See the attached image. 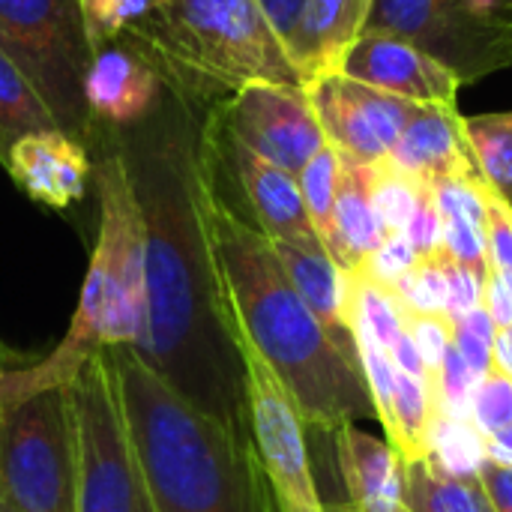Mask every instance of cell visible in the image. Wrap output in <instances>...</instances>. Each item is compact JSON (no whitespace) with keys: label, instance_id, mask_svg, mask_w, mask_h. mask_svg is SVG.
Returning <instances> with one entry per match:
<instances>
[{"label":"cell","instance_id":"37","mask_svg":"<svg viewBox=\"0 0 512 512\" xmlns=\"http://www.w3.org/2000/svg\"><path fill=\"white\" fill-rule=\"evenodd\" d=\"M483 309L498 327H512V288L492 270L483 279Z\"/></svg>","mask_w":512,"mask_h":512},{"label":"cell","instance_id":"12","mask_svg":"<svg viewBox=\"0 0 512 512\" xmlns=\"http://www.w3.org/2000/svg\"><path fill=\"white\" fill-rule=\"evenodd\" d=\"M306 96L330 147L369 168L384 165L396 138L417 111L414 102L381 93L345 72L321 75L306 84Z\"/></svg>","mask_w":512,"mask_h":512},{"label":"cell","instance_id":"3","mask_svg":"<svg viewBox=\"0 0 512 512\" xmlns=\"http://www.w3.org/2000/svg\"><path fill=\"white\" fill-rule=\"evenodd\" d=\"M108 351L153 510L279 512L249 426L201 414L132 348Z\"/></svg>","mask_w":512,"mask_h":512},{"label":"cell","instance_id":"22","mask_svg":"<svg viewBox=\"0 0 512 512\" xmlns=\"http://www.w3.org/2000/svg\"><path fill=\"white\" fill-rule=\"evenodd\" d=\"M402 507L408 512H498L480 474H453L435 456L402 465Z\"/></svg>","mask_w":512,"mask_h":512},{"label":"cell","instance_id":"41","mask_svg":"<svg viewBox=\"0 0 512 512\" xmlns=\"http://www.w3.org/2000/svg\"><path fill=\"white\" fill-rule=\"evenodd\" d=\"M486 462H495V465L512 468V423L510 426H504L498 435L486 438Z\"/></svg>","mask_w":512,"mask_h":512},{"label":"cell","instance_id":"4","mask_svg":"<svg viewBox=\"0 0 512 512\" xmlns=\"http://www.w3.org/2000/svg\"><path fill=\"white\" fill-rule=\"evenodd\" d=\"M90 180L96 186L99 222L78 306L63 339L36 363L0 366V411L66 387L87 360L105 348L138 351L147 333V279L141 216L111 144L90 141Z\"/></svg>","mask_w":512,"mask_h":512},{"label":"cell","instance_id":"19","mask_svg":"<svg viewBox=\"0 0 512 512\" xmlns=\"http://www.w3.org/2000/svg\"><path fill=\"white\" fill-rule=\"evenodd\" d=\"M333 441L345 483V504L357 512L402 510V459L396 450L357 429V423L342 426Z\"/></svg>","mask_w":512,"mask_h":512},{"label":"cell","instance_id":"9","mask_svg":"<svg viewBox=\"0 0 512 512\" xmlns=\"http://www.w3.org/2000/svg\"><path fill=\"white\" fill-rule=\"evenodd\" d=\"M369 30L408 39L462 84L512 63V12L489 15L471 0H375Z\"/></svg>","mask_w":512,"mask_h":512},{"label":"cell","instance_id":"14","mask_svg":"<svg viewBox=\"0 0 512 512\" xmlns=\"http://www.w3.org/2000/svg\"><path fill=\"white\" fill-rule=\"evenodd\" d=\"M342 72L414 105H456L462 81L402 36L366 30L348 51Z\"/></svg>","mask_w":512,"mask_h":512},{"label":"cell","instance_id":"25","mask_svg":"<svg viewBox=\"0 0 512 512\" xmlns=\"http://www.w3.org/2000/svg\"><path fill=\"white\" fill-rule=\"evenodd\" d=\"M480 177L512 201V111L462 117Z\"/></svg>","mask_w":512,"mask_h":512},{"label":"cell","instance_id":"17","mask_svg":"<svg viewBox=\"0 0 512 512\" xmlns=\"http://www.w3.org/2000/svg\"><path fill=\"white\" fill-rule=\"evenodd\" d=\"M387 162L429 186L438 180L480 174L456 105H417Z\"/></svg>","mask_w":512,"mask_h":512},{"label":"cell","instance_id":"38","mask_svg":"<svg viewBox=\"0 0 512 512\" xmlns=\"http://www.w3.org/2000/svg\"><path fill=\"white\" fill-rule=\"evenodd\" d=\"M492 504L498 512H512V468H504V465H495V462H486L477 468Z\"/></svg>","mask_w":512,"mask_h":512},{"label":"cell","instance_id":"2","mask_svg":"<svg viewBox=\"0 0 512 512\" xmlns=\"http://www.w3.org/2000/svg\"><path fill=\"white\" fill-rule=\"evenodd\" d=\"M213 243L237 333L288 390L306 429L336 435L375 417L360 360L345 354L285 276L270 237L216 186Z\"/></svg>","mask_w":512,"mask_h":512},{"label":"cell","instance_id":"26","mask_svg":"<svg viewBox=\"0 0 512 512\" xmlns=\"http://www.w3.org/2000/svg\"><path fill=\"white\" fill-rule=\"evenodd\" d=\"M339 165H342L339 150L324 144L306 162V168L297 174L309 222H312L318 240L324 243V249H330V240H333V207H336V189H339Z\"/></svg>","mask_w":512,"mask_h":512},{"label":"cell","instance_id":"30","mask_svg":"<svg viewBox=\"0 0 512 512\" xmlns=\"http://www.w3.org/2000/svg\"><path fill=\"white\" fill-rule=\"evenodd\" d=\"M81 9L90 42L99 48L129 33L153 9V0H81Z\"/></svg>","mask_w":512,"mask_h":512},{"label":"cell","instance_id":"5","mask_svg":"<svg viewBox=\"0 0 512 512\" xmlns=\"http://www.w3.org/2000/svg\"><path fill=\"white\" fill-rule=\"evenodd\" d=\"M120 39L204 102H222L249 84L306 87L261 0H165Z\"/></svg>","mask_w":512,"mask_h":512},{"label":"cell","instance_id":"8","mask_svg":"<svg viewBox=\"0 0 512 512\" xmlns=\"http://www.w3.org/2000/svg\"><path fill=\"white\" fill-rule=\"evenodd\" d=\"M78 456L66 387L0 411V501L12 512H75Z\"/></svg>","mask_w":512,"mask_h":512},{"label":"cell","instance_id":"39","mask_svg":"<svg viewBox=\"0 0 512 512\" xmlns=\"http://www.w3.org/2000/svg\"><path fill=\"white\" fill-rule=\"evenodd\" d=\"M306 0H261V9L264 15L270 18V24L276 27V33L282 39H288V33L294 30L297 18H300V9H303Z\"/></svg>","mask_w":512,"mask_h":512},{"label":"cell","instance_id":"29","mask_svg":"<svg viewBox=\"0 0 512 512\" xmlns=\"http://www.w3.org/2000/svg\"><path fill=\"white\" fill-rule=\"evenodd\" d=\"M480 198H483V234H486L489 270L498 273L512 288V201L486 180L480 183Z\"/></svg>","mask_w":512,"mask_h":512},{"label":"cell","instance_id":"18","mask_svg":"<svg viewBox=\"0 0 512 512\" xmlns=\"http://www.w3.org/2000/svg\"><path fill=\"white\" fill-rule=\"evenodd\" d=\"M375 0H306L285 48L303 84L342 72L354 42L369 30Z\"/></svg>","mask_w":512,"mask_h":512},{"label":"cell","instance_id":"35","mask_svg":"<svg viewBox=\"0 0 512 512\" xmlns=\"http://www.w3.org/2000/svg\"><path fill=\"white\" fill-rule=\"evenodd\" d=\"M444 279H447V315L450 318H462L474 312L477 306H483V279L477 273L444 258Z\"/></svg>","mask_w":512,"mask_h":512},{"label":"cell","instance_id":"32","mask_svg":"<svg viewBox=\"0 0 512 512\" xmlns=\"http://www.w3.org/2000/svg\"><path fill=\"white\" fill-rule=\"evenodd\" d=\"M420 261V255L414 252V246L408 243L405 234H387L384 243L366 258L363 267H357L363 276H369L372 282H378L381 288H396L402 282V276Z\"/></svg>","mask_w":512,"mask_h":512},{"label":"cell","instance_id":"16","mask_svg":"<svg viewBox=\"0 0 512 512\" xmlns=\"http://www.w3.org/2000/svg\"><path fill=\"white\" fill-rule=\"evenodd\" d=\"M90 150L60 129L24 135L6 162L15 186L48 210H66L84 198L90 183Z\"/></svg>","mask_w":512,"mask_h":512},{"label":"cell","instance_id":"43","mask_svg":"<svg viewBox=\"0 0 512 512\" xmlns=\"http://www.w3.org/2000/svg\"><path fill=\"white\" fill-rule=\"evenodd\" d=\"M0 512H12V510H9V507H6V504L0 501Z\"/></svg>","mask_w":512,"mask_h":512},{"label":"cell","instance_id":"34","mask_svg":"<svg viewBox=\"0 0 512 512\" xmlns=\"http://www.w3.org/2000/svg\"><path fill=\"white\" fill-rule=\"evenodd\" d=\"M408 243L414 246V252L420 258H432L441 255V216H438V204H435V192L432 186L420 195L417 210L405 228Z\"/></svg>","mask_w":512,"mask_h":512},{"label":"cell","instance_id":"40","mask_svg":"<svg viewBox=\"0 0 512 512\" xmlns=\"http://www.w3.org/2000/svg\"><path fill=\"white\" fill-rule=\"evenodd\" d=\"M492 369L507 375L512 381V327H498L492 342Z\"/></svg>","mask_w":512,"mask_h":512},{"label":"cell","instance_id":"28","mask_svg":"<svg viewBox=\"0 0 512 512\" xmlns=\"http://www.w3.org/2000/svg\"><path fill=\"white\" fill-rule=\"evenodd\" d=\"M405 312L411 315H447V279H444V258H420L402 282L393 288ZM450 318V315H447Z\"/></svg>","mask_w":512,"mask_h":512},{"label":"cell","instance_id":"23","mask_svg":"<svg viewBox=\"0 0 512 512\" xmlns=\"http://www.w3.org/2000/svg\"><path fill=\"white\" fill-rule=\"evenodd\" d=\"M432 426H435V402L429 384L396 369L393 435L387 444L396 450L402 465L432 456Z\"/></svg>","mask_w":512,"mask_h":512},{"label":"cell","instance_id":"44","mask_svg":"<svg viewBox=\"0 0 512 512\" xmlns=\"http://www.w3.org/2000/svg\"><path fill=\"white\" fill-rule=\"evenodd\" d=\"M159 3H165V0H153V6H159Z\"/></svg>","mask_w":512,"mask_h":512},{"label":"cell","instance_id":"6","mask_svg":"<svg viewBox=\"0 0 512 512\" xmlns=\"http://www.w3.org/2000/svg\"><path fill=\"white\" fill-rule=\"evenodd\" d=\"M0 51L30 81L60 132L90 150L93 42L81 0H0Z\"/></svg>","mask_w":512,"mask_h":512},{"label":"cell","instance_id":"42","mask_svg":"<svg viewBox=\"0 0 512 512\" xmlns=\"http://www.w3.org/2000/svg\"><path fill=\"white\" fill-rule=\"evenodd\" d=\"M327 512H357V510H351V507L342 501V504H327ZM396 512H408V510L402 507V510H396Z\"/></svg>","mask_w":512,"mask_h":512},{"label":"cell","instance_id":"21","mask_svg":"<svg viewBox=\"0 0 512 512\" xmlns=\"http://www.w3.org/2000/svg\"><path fill=\"white\" fill-rule=\"evenodd\" d=\"M384 237H387V231H384L375 201H372V168L342 156L336 207H333V240L327 249L330 258L345 273L357 270L384 243Z\"/></svg>","mask_w":512,"mask_h":512},{"label":"cell","instance_id":"24","mask_svg":"<svg viewBox=\"0 0 512 512\" xmlns=\"http://www.w3.org/2000/svg\"><path fill=\"white\" fill-rule=\"evenodd\" d=\"M45 129H57L51 111L30 87V81L0 51V165L6 168L12 147L24 135Z\"/></svg>","mask_w":512,"mask_h":512},{"label":"cell","instance_id":"10","mask_svg":"<svg viewBox=\"0 0 512 512\" xmlns=\"http://www.w3.org/2000/svg\"><path fill=\"white\" fill-rule=\"evenodd\" d=\"M243 369H246V408L249 429L270 480L279 512H327L318 492L306 426L294 408L288 390L264 363V357L237 333Z\"/></svg>","mask_w":512,"mask_h":512},{"label":"cell","instance_id":"11","mask_svg":"<svg viewBox=\"0 0 512 512\" xmlns=\"http://www.w3.org/2000/svg\"><path fill=\"white\" fill-rule=\"evenodd\" d=\"M213 117L228 138L294 177L327 144L306 87L249 84L216 102Z\"/></svg>","mask_w":512,"mask_h":512},{"label":"cell","instance_id":"13","mask_svg":"<svg viewBox=\"0 0 512 512\" xmlns=\"http://www.w3.org/2000/svg\"><path fill=\"white\" fill-rule=\"evenodd\" d=\"M210 144H213L216 165L222 171H228L231 180L237 183V189L243 192L246 207L252 213L249 222L264 237L288 240V243H321L309 222L297 177L288 174L285 168L255 156L234 138H228L216 126L213 108H210Z\"/></svg>","mask_w":512,"mask_h":512},{"label":"cell","instance_id":"20","mask_svg":"<svg viewBox=\"0 0 512 512\" xmlns=\"http://www.w3.org/2000/svg\"><path fill=\"white\" fill-rule=\"evenodd\" d=\"M273 252L297 288V294L306 300V306L315 312V318L324 324V330L333 336V342L357 357L354 336L348 327V312H345V270L330 258V252L321 243H288V240H270Z\"/></svg>","mask_w":512,"mask_h":512},{"label":"cell","instance_id":"7","mask_svg":"<svg viewBox=\"0 0 512 512\" xmlns=\"http://www.w3.org/2000/svg\"><path fill=\"white\" fill-rule=\"evenodd\" d=\"M75 420V512H156L123 420L111 351H99L66 384Z\"/></svg>","mask_w":512,"mask_h":512},{"label":"cell","instance_id":"1","mask_svg":"<svg viewBox=\"0 0 512 512\" xmlns=\"http://www.w3.org/2000/svg\"><path fill=\"white\" fill-rule=\"evenodd\" d=\"M213 105L162 75L144 117L93 135L117 153L141 216L147 333L135 354L201 414L249 426L246 369L213 243Z\"/></svg>","mask_w":512,"mask_h":512},{"label":"cell","instance_id":"45","mask_svg":"<svg viewBox=\"0 0 512 512\" xmlns=\"http://www.w3.org/2000/svg\"><path fill=\"white\" fill-rule=\"evenodd\" d=\"M0 366H3V360H0Z\"/></svg>","mask_w":512,"mask_h":512},{"label":"cell","instance_id":"27","mask_svg":"<svg viewBox=\"0 0 512 512\" xmlns=\"http://www.w3.org/2000/svg\"><path fill=\"white\" fill-rule=\"evenodd\" d=\"M429 189V183H420L402 171H396L390 162L372 168V201L378 210V219L387 234H405L420 195Z\"/></svg>","mask_w":512,"mask_h":512},{"label":"cell","instance_id":"15","mask_svg":"<svg viewBox=\"0 0 512 512\" xmlns=\"http://www.w3.org/2000/svg\"><path fill=\"white\" fill-rule=\"evenodd\" d=\"M162 90V72L129 39L99 45L87 72V108L93 129H120L144 117Z\"/></svg>","mask_w":512,"mask_h":512},{"label":"cell","instance_id":"31","mask_svg":"<svg viewBox=\"0 0 512 512\" xmlns=\"http://www.w3.org/2000/svg\"><path fill=\"white\" fill-rule=\"evenodd\" d=\"M471 423L483 438L498 435L512 423V381L498 369L480 378L471 399Z\"/></svg>","mask_w":512,"mask_h":512},{"label":"cell","instance_id":"33","mask_svg":"<svg viewBox=\"0 0 512 512\" xmlns=\"http://www.w3.org/2000/svg\"><path fill=\"white\" fill-rule=\"evenodd\" d=\"M405 333L414 342V348L420 351L429 375H435L438 366L444 363V354L453 345L450 318L447 315H411V312H405Z\"/></svg>","mask_w":512,"mask_h":512},{"label":"cell","instance_id":"36","mask_svg":"<svg viewBox=\"0 0 512 512\" xmlns=\"http://www.w3.org/2000/svg\"><path fill=\"white\" fill-rule=\"evenodd\" d=\"M450 330H453V348L459 351V357L465 360V366L483 378L486 372H492V345H486L480 336H474L471 330H465L459 321H450Z\"/></svg>","mask_w":512,"mask_h":512}]
</instances>
